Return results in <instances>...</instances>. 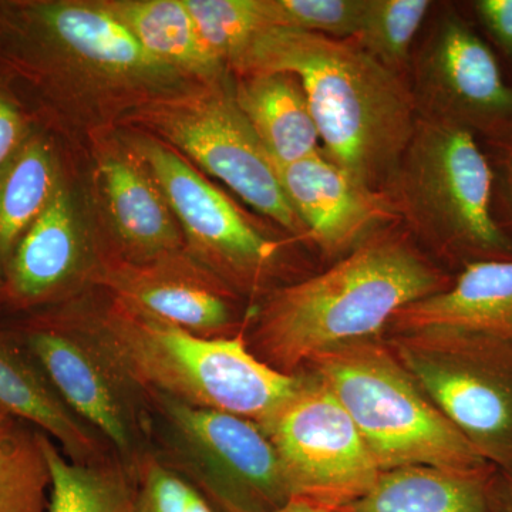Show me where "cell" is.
<instances>
[{"label":"cell","mask_w":512,"mask_h":512,"mask_svg":"<svg viewBox=\"0 0 512 512\" xmlns=\"http://www.w3.org/2000/svg\"><path fill=\"white\" fill-rule=\"evenodd\" d=\"M0 413L46 434L74 463L109 460L106 443L69 409L13 333L0 332Z\"/></svg>","instance_id":"obj_16"},{"label":"cell","mask_w":512,"mask_h":512,"mask_svg":"<svg viewBox=\"0 0 512 512\" xmlns=\"http://www.w3.org/2000/svg\"><path fill=\"white\" fill-rule=\"evenodd\" d=\"M26 138L22 113L8 94L0 90V168L8 163Z\"/></svg>","instance_id":"obj_32"},{"label":"cell","mask_w":512,"mask_h":512,"mask_svg":"<svg viewBox=\"0 0 512 512\" xmlns=\"http://www.w3.org/2000/svg\"><path fill=\"white\" fill-rule=\"evenodd\" d=\"M49 498L42 433L0 413V512H49Z\"/></svg>","instance_id":"obj_25"},{"label":"cell","mask_w":512,"mask_h":512,"mask_svg":"<svg viewBox=\"0 0 512 512\" xmlns=\"http://www.w3.org/2000/svg\"><path fill=\"white\" fill-rule=\"evenodd\" d=\"M202 49L220 69L234 67L252 37L265 28L262 0H184Z\"/></svg>","instance_id":"obj_27"},{"label":"cell","mask_w":512,"mask_h":512,"mask_svg":"<svg viewBox=\"0 0 512 512\" xmlns=\"http://www.w3.org/2000/svg\"><path fill=\"white\" fill-rule=\"evenodd\" d=\"M413 239L461 264L512 258L494 212V171L473 131L419 117L386 188Z\"/></svg>","instance_id":"obj_5"},{"label":"cell","mask_w":512,"mask_h":512,"mask_svg":"<svg viewBox=\"0 0 512 512\" xmlns=\"http://www.w3.org/2000/svg\"><path fill=\"white\" fill-rule=\"evenodd\" d=\"M410 72L419 117L458 124L484 140L512 126V84L490 46L458 13L436 19Z\"/></svg>","instance_id":"obj_11"},{"label":"cell","mask_w":512,"mask_h":512,"mask_svg":"<svg viewBox=\"0 0 512 512\" xmlns=\"http://www.w3.org/2000/svg\"><path fill=\"white\" fill-rule=\"evenodd\" d=\"M274 167L309 241L330 258H343L377 232L402 224L386 191L359 183L323 156L322 150Z\"/></svg>","instance_id":"obj_13"},{"label":"cell","mask_w":512,"mask_h":512,"mask_svg":"<svg viewBox=\"0 0 512 512\" xmlns=\"http://www.w3.org/2000/svg\"><path fill=\"white\" fill-rule=\"evenodd\" d=\"M474 10L495 43L512 59V0H478Z\"/></svg>","instance_id":"obj_31"},{"label":"cell","mask_w":512,"mask_h":512,"mask_svg":"<svg viewBox=\"0 0 512 512\" xmlns=\"http://www.w3.org/2000/svg\"><path fill=\"white\" fill-rule=\"evenodd\" d=\"M433 6L430 0H367L355 40L387 69L409 79L412 45Z\"/></svg>","instance_id":"obj_26"},{"label":"cell","mask_w":512,"mask_h":512,"mask_svg":"<svg viewBox=\"0 0 512 512\" xmlns=\"http://www.w3.org/2000/svg\"><path fill=\"white\" fill-rule=\"evenodd\" d=\"M137 512H220L190 478L146 450L133 466Z\"/></svg>","instance_id":"obj_28"},{"label":"cell","mask_w":512,"mask_h":512,"mask_svg":"<svg viewBox=\"0 0 512 512\" xmlns=\"http://www.w3.org/2000/svg\"><path fill=\"white\" fill-rule=\"evenodd\" d=\"M491 477L426 466L394 468L383 471L369 493L339 512H491Z\"/></svg>","instance_id":"obj_21"},{"label":"cell","mask_w":512,"mask_h":512,"mask_svg":"<svg viewBox=\"0 0 512 512\" xmlns=\"http://www.w3.org/2000/svg\"><path fill=\"white\" fill-rule=\"evenodd\" d=\"M266 512H332L328 510H322V508L315 507V505L302 503V501L292 500L284 507L276 508V510Z\"/></svg>","instance_id":"obj_34"},{"label":"cell","mask_w":512,"mask_h":512,"mask_svg":"<svg viewBox=\"0 0 512 512\" xmlns=\"http://www.w3.org/2000/svg\"><path fill=\"white\" fill-rule=\"evenodd\" d=\"M55 158L39 137H29L0 168V265L42 214L59 187Z\"/></svg>","instance_id":"obj_23"},{"label":"cell","mask_w":512,"mask_h":512,"mask_svg":"<svg viewBox=\"0 0 512 512\" xmlns=\"http://www.w3.org/2000/svg\"><path fill=\"white\" fill-rule=\"evenodd\" d=\"M168 450L220 512H266L292 501L275 447L254 421L175 402L144 399Z\"/></svg>","instance_id":"obj_6"},{"label":"cell","mask_w":512,"mask_h":512,"mask_svg":"<svg viewBox=\"0 0 512 512\" xmlns=\"http://www.w3.org/2000/svg\"><path fill=\"white\" fill-rule=\"evenodd\" d=\"M308 366L345 407L382 473L426 466L491 477L497 470L375 339L329 350Z\"/></svg>","instance_id":"obj_4"},{"label":"cell","mask_w":512,"mask_h":512,"mask_svg":"<svg viewBox=\"0 0 512 512\" xmlns=\"http://www.w3.org/2000/svg\"><path fill=\"white\" fill-rule=\"evenodd\" d=\"M138 153L180 220L194 262L229 291L255 295L278 272L284 244L269 238L173 148L147 140Z\"/></svg>","instance_id":"obj_10"},{"label":"cell","mask_w":512,"mask_h":512,"mask_svg":"<svg viewBox=\"0 0 512 512\" xmlns=\"http://www.w3.org/2000/svg\"><path fill=\"white\" fill-rule=\"evenodd\" d=\"M491 512H512V470H495L488 484Z\"/></svg>","instance_id":"obj_33"},{"label":"cell","mask_w":512,"mask_h":512,"mask_svg":"<svg viewBox=\"0 0 512 512\" xmlns=\"http://www.w3.org/2000/svg\"><path fill=\"white\" fill-rule=\"evenodd\" d=\"M234 94L239 109L276 167L322 150L308 97L292 73L242 76Z\"/></svg>","instance_id":"obj_19"},{"label":"cell","mask_w":512,"mask_h":512,"mask_svg":"<svg viewBox=\"0 0 512 512\" xmlns=\"http://www.w3.org/2000/svg\"><path fill=\"white\" fill-rule=\"evenodd\" d=\"M64 322L92 343L143 402L150 396L167 397L261 426L295 393L302 379L259 360L244 333L202 338L117 299L92 319Z\"/></svg>","instance_id":"obj_3"},{"label":"cell","mask_w":512,"mask_h":512,"mask_svg":"<svg viewBox=\"0 0 512 512\" xmlns=\"http://www.w3.org/2000/svg\"><path fill=\"white\" fill-rule=\"evenodd\" d=\"M138 119L256 211L296 238L309 239L234 93L210 87L180 99L158 101L141 111Z\"/></svg>","instance_id":"obj_9"},{"label":"cell","mask_w":512,"mask_h":512,"mask_svg":"<svg viewBox=\"0 0 512 512\" xmlns=\"http://www.w3.org/2000/svg\"><path fill=\"white\" fill-rule=\"evenodd\" d=\"M50 471L49 512H137L133 468L120 458L74 463L42 433Z\"/></svg>","instance_id":"obj_22"},{"label":"cell","mask_w":512,"mask_h":512,"mask_svg":"<svg viewBox=\"0 0 512 512\" xmlns=\"http://www.w3.org/2000/svg\"><path fill=\"white\" fill-rule=\"evenodd\" d=\"M82 262L79 232L69 194L59 184L6 264V293L18 306L55 298L76 278Z\"/></svg>","instance_id":"obj_18"},{"label":"cell","mask_w":512,"mask_h":512,"mask_svg":"<svg viewBox=\"0 0 512 512\" xmlns=\"http://www.w3.org/2000/svg\"><path fill=\"white\" fill-rule=\"evenodd\" d=\"M394 336H476L512 343V258L471 262L447 289L400 309Z\"/></svg>","instance_id":"obj_15"},{"label":"cell","mask_w":512,"mask_h":512,"mask_svg":"<svg viewBox=\"0 0 512 512\" xmlns=\"http://www.w3.org/2000/svg\"><path fill=\"white\" fill-rule=\"evenodd\" d=\"M101 177L114 227L136 256L131 264H150L175 256L181 238L156 185L136 165L119 158L103 164Z\"/></svg>","instance_id":"obj_20"},{"label":"cell","mask_w":512,"mask_h":512,"mask_svg":"<svg viewBox=\"0 0 512 512\" xmlns=\"http://www.w3.org/2000/svg\"><path fill=\"white\" fill-rule=\"evenodd\" d=\"M106 8L165 67H180L202 77H215L220 73V67L202 49L184 0L123 2Z\"/></svg>","instance_id":"obj_24"},{"label":"cell","mask_w":512,"mask_h":512,"mask_svg":"<svg viewBox=\"0 0 512 512\" xmlns=\"http://www.w3.org/2000/svg\"><path fill=\"white\" fill-rule=\"evenodd\" d=\"M392 350L434 406L481 456L512 470V343L394 336Z\"/></svg>","instance_id":"obj_7"},{"label":"cell","mask_w":512,"mask_h":512,"mask_svg":"<svg viewBox=\"0 0 512 512\" xmlns=\"http://www.w3.org/2000/svg\"><path fill=\"white\" fill-rule=\"evenodd\" d=\"M367 0H262L266 25L355 39Z\"/></svg>","instance_id":"obj_29"},{"label":"cell","mask_w":512,"mask_h":512,"mask_svg":"<svg viewBox=\"0 0 512 512\" xmlns=\"http://www.w3.org/2000/svg\"><path fill=\"white\" fill-rule=\"evenodd\" d=\"M117 301L202 338H229L238 319L229 289L195 262L175 256L150 264L107 265L100 276Z\"/></svg>","instance_id":"obj_14"},{"label":"cell","mask_w":512,"mask_h":512,"mask_svg":"<svg viewBox=\"0 0 512 512\" xmlns=\"http://www.w3.org/2000/svg\"><path fill=\"white\" fill-rule=\"evenodd\" d=\"M234 69L292 73L308 97L323 156L359 183L386 191L412 140L419 111L410 80L355 39L265 26Z\"/></svg>","instance_id":"obj_1"},{"label":"cell","mask_w":512,"mask_h":512,"mask_svg":"<svg viewBox=\"0 0 512 512\" xmlns=\"http://www.w3.org/2000/svg\"><path fill=\"white\" fill-rule=\"evenodd\" d=\"M259 427L275 447L292 500L339 512L382 474L345 407L313 376L302 377Z\"/></svg>","instance_id":"obj_8"},{"label":"cell","mask_w":512,"mask_h":512,"mask_svg":"<svg viewBox=\"0 0 512 512\" xmlns=\"http://www.w3.org/2000/svg\"><path fill=\"white\" fill-rule=\"evenodd\" d=\"M19 16L40 40L79 57L94 69L137 76L160 72L165 67L107 8L39 3L20 9Z\"/></svg>","instance_id":"obj_17"},{"label":"cell","mask_w":512,"mask_h":512,"mask_svg":"<svg viewBox=\"0 0 512 512\" xmlns=\"http://www.w3.org/2000/svg\"><path fill=\"white\" fill-rule=\"evenodd\" d=\"M69 409L131 467L147 450V419L127 384L82 333L66 322H37L13 333Z\"/></svg>","instance_id":"obj_12"},{"label":"cell","mask_w":512,"mask_h":512,"mask_svg":"<svg viewBox=\"0 0 512 512\" xmlns=\"http://www.w3.org/2000/svg\"><path fill=\"white\" fill-rule=\"evenodd\" d=\"M453 279L421 254L409 231L377 232L328 271L266 296L248 346L259 360L296 376L316 356L373 339L404 306Z\"/></svg>","instance_id":"obj_2"},{"label":"cell","mask_w":512,"mask_h":512,"mask_svg":"<svg viewBox=\"0 0 512 512\" xmlns=\"http://www.w3.org/2000/svg\"><path fill=\"white\" fill-rule=\"evenodd\" d=\"M494 171V212L505 234L512 239V126L484 140Z\"/></svg>","instance_id":"obj_30"}]
</instances>
